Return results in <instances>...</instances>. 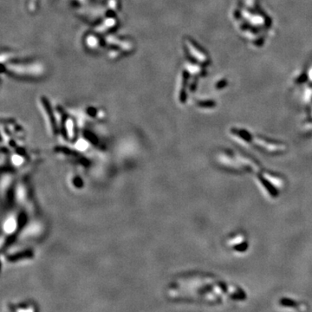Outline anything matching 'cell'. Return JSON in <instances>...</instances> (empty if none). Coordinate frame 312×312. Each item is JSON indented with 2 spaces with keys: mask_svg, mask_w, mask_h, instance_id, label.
Listing matches in <instances>:
<instances>
[{
  "mask_svg": "<svg viewBox=\"0 0 312 312\" xmlns=\"http://www.w3.org/2000/svg\"><path fill=\"white\" fill-rule=\"evenodd\" d=\"M15 228V221L14 219H9L5 225V230L6 231H12Z\"/></svg>",
  "mask_w": 312,
  "mask_h": 312,
  "instance_id": "6da1fadb",
  "label": "cell"
},
{
  "mask_svg": "<svg viewBox=\"0 0 312 312\" xmlns=\"http://www.w3.org/2000/svg\"><path fill=\"white\" fill-rule=\"evenodd\" d=\"M86 147H87V144L85 143L84 141H79V143H78V146H77V147L79 148V149H81V150H83V149H85L86 148Z\"/></svg>",
  "mask_w": 312,
  "mask_h": 312,
  "instance_id": "7a4b0ae2",
  "label": "cell"
},
{
  "mask_svg": "<svg viewBox=\"0 0 312 312\" xmlns=\"http://www.w3.org/2000/svg\"><path fill=\"white\" fill-rule=\"evenodd\" d=\"M14 159H15L14 160L15 164H17V165L21 164V162H22V159L20 158V157H19V156H15Z\"/></svg>",
  "mask_w": 312,
  "mask_h": 312,
  "instance_id": "3957f363",
  "label": "cell"
}]
</instances>
